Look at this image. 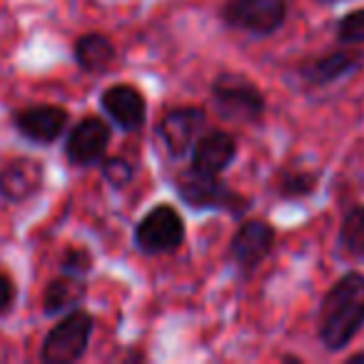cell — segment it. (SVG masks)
Masks as SVG:
<instances>
[{"label":"cell","mask_w":364,"mask_h":364,"mask_svg":"<svg viewBox=\"0 0 364 364\" xmlns=\"http://www.w3.org/2000/svg\"><path fill=\"white\" fill-rule=\"evenodd\" d=\"M364 327V274L347 272L332 284L319 307V342L329 352L344 349Z\"/></svg>","instance_id":"1"},{"label":"cell","mask_w":364,"mask_h":364,"mask_svg":"<svg viewBox=\"0 0 364 364\" xmlns=\"http://www.w3.org/2000/svg\"><path fill=\"white\" fill-rule=\"evenodd\" d=\"M215 107L225 120L257 122L264 112V97L255 82L237 73H223L213 82Z\"/></svg>","instance_id":"2"},{"label":"cell","mask_w":364,"mask_h":364,"mask_svg":"<svg viewBox=\"0 0 364 364\" xmlns=\"http://www.w3.org/2000/svg\"><path fill=\"white\" fill-rule=\"evenodd\" d=\"M182 203L193 210H225V213L242 215L250 208V200L242 195L232 193V190L220 182L218 175H208V172H188L177 185Z\"/></svg>","instance_id":"3"},{"label":"cell","mask_w":364,"mask_h":364,"mask_svg":"<svg viewBox=\"0 0 364 364\" xmlns=\"http://www.w3.org/2000/svg\"><path fill=\"white\" fill-rule=\"evenodd\" d=\"M92 317L82 309H73L65 319L50 329L43 344V362L48 364H70L85 354L92 334Z\"/></svg>","instance_id":"4"},{"label":"cell","mask_w":364,"mask_h":364,"mask_svg":"<svg viewBox=\"0 0 364 364\" xmlns=\"http://www.w3.org/2000/svg\"><path fill=\"white\" fill-rule=\"evenodd\" d=\"M185 240V225L177 210L170 205H157L140 220L135 230V245L147 255H160L177 250Z\"/></svg>","instance_id":"5"},{"label":"cell","mask_w":364,"mask_h":364,"mask_svg":"<svg viewBox=\"0 0 364 364\" xmlns=\"http://www.w3.org/2000/svg\"><path fill=\"white\" fill-rule=\"evenodd\" d=\"M287 18V0H228L225 21L252 36H269L279 31Z\"/></svg>","instance_id":"6"},{"label":"cell","mask_w":364,"mask_h":364,"mask_svg":"<svg viewBox=\"0 0 364 364\" xmlns=\"http://www.w3.org/2000/svg\"><path fill=\"white\" fill-rule=\"evenodd\" d=\"M107 145H110V127L100 117H85L73 127L65 152L73 165L90 167L102 160Z\"/></svg>","instance_id":"7"},{"label":"cell","mask_w":364,"mask_h":364,"mask_svg":"<svg viewBox=\"0 0 364 364\" xmlns=\"http://www.w3.org/2000/svg\"><path fill=\"white\" fill-rule=\"evenodd\" d=\"M274 247V230L264 220H250L232 237V259L242 272H252Z\"/></svg>","instance_id":"8"},{"label":"cell","mask_w":364,"mask_h":364,"mask_svg":"<svg viewBox=\"0 0 364 364\" xmlns=\"http://www.w3.org/2000/svg\"><path fill=\"white\" fill-rule=\"evenodd\" d=\"M205 125V110L200 107H177L162 117L157 135L167 145L170 155H185L195 145V137Z\"/></svg>","instance_id":"9"},{"label":"cell","mask_w":364,"mask_h":364,"mask_svg":"<svg viewBox=\"0 0 364 364\" xmlns=\"http://www.w3.org/2000/svg\"><path fill=\"white\" fill-rule=\"evenodd\" d=\"M43 188V162L31 157H18L0 170V195L11 203H26L36 198Z\"/></svg>","instance_id":"10"},{"label":"cell","mask_w":364,"mask_h":364,"mask_svg":"<svg viewBox=\"0 0 364 364\" xmlns=\"http://www.w3.org/2000/svg\"><path fill=\"white\" fill-rule=\"evenodd\" d=\"M68 125V110L60 105H36L21 110L16 115V127L23 137L38 142V145H50L63 135Z\"/></svg>","instance_id":"11"},{"label":"cell","mask_w":364,"mask_h":364,"mask_svg":"<svg viewBox=\"0 0 364 364\" xmlns=\"http://www.w3.org/2000/svg\"><path fill=\"white\" fill-rule=\"evenodd\" d=\"M102 107L120 130L135 132L145 125L147 102L142 92L132 85H112L102 92Z\"/></svg>","instance_id":"12"},{"label":"cell","mask_w":364,"mask_h":364,"mask_svg":"<svg viewBox=\"0 0 364 364\" xmlns=\"http://www.w3.org/2000/svg\"><path fill=\"white\" fill-rule=\"evenodd\" d=\"M362 63L364 58L359 53L337 50V53H329V55L317 58V60H309L307 65H302L299 75H302V80L307 85L324 87V85H332V82L344 80V77H352L354 73L362 70Z\"/></svg>","instance_id":"13"},{"label":"cell","mask_w":364,"mask_h":364,"mask_svg":"<svg viewBox=\"0 0 364 364\" xmlns=\"http://www.w3.org/2000/svg\"><path fill=\"white\" fill-rule=\"evenodd\" d=\"M237 155V142L230 132H208L205 137H200L195 142L193 152V170L208 172V175H220L223 170H228V165Z\"/></svg>","instance_id":"14"},{"label":"cell","mask_w":364,"mask_h":364,"mask_svg":"<svg viewBox=\"0 0 364 364\" xmlns=\"http://www.w3.org/2000/svg\"><path fill=\"white\" fill-rule=\"evenodd\" d=\"M73 53H75V63L85 73H105L115 60V46L97 33L77 38Z\"/></svg>","instance_id":"15"},{"label":"cell","mask_w":364,"mask_h":364,"mask_svg":"<svg viewBox=\"0 0 364 364\" xmlns=\"http://www.w3.org/2000/svg\"><path fill=\"white\" fill-rule=\"evenodd\" d=\"M85 282L80 279V274H68V277L53 279L46 289V314H60L68 309H77V304L85 299Z\"/></svg>","instance_id":"16"},{"label":"cell","mask_w":364,"mask_h":364,"mask_svg":"<svg viewBox=\"0 0 364 364\" xmlns=\"http://www.w3.org/2000/svg\"><path fill=\"white\" fill-rule=\"evenodd\" d=\"M339 245L354 257H364V205H357L344 215V223L339 228Z\"/></svg>","instance_id":"17"},{"label":"cell","mask_w":364,"mask_h":364,"mask_svg":"<svg viewBox=\"0 0 364 364\" xmlns=\"http://www.w3.org/2000/svg\"><path fill=\"white\" fill-rule=\"evenodd\" d=\"M314 188H317V175H314V172H304V170L282 172V177L277 180L279 195L287 200L307 198V195L314 193Z\"/></svg>","instance_id":"18"},{"label":"cell","mask_w":364,"mask_h":364,"mask_svg":"<svg viewBox=\"0 0 364 364\" xmlns=\"http://www.w3.org/2000/svg\"><path fill=\"white\" fill-rule=\"evenodd\" d=\"M337 41L344 43V46H359V43H364V8L339 18Z\"/></svg>","instance_id":"19"},{"label":"cell","mask_w":364,"mask_h":364,"mask_svg":"<svg viewBox=\"0 0 364 364\" xmlns=\"http://www.w3.org/2000/svg\"><path fill=\"white\" fill-rule=\"evenodd\" d=\"M102 175H105L107 182H112L115 188H125L127 182L132 180V165L122 157H110L102 165Z\"/></svg>","instance_id":"20"},{"label":"cell","mask_w":364,"mask_h":364,"mask_svg":"<svg viewBox=\"0 0 364 364\" xmlns=\"http://www.w3.org/2000/svg\"><path fill=\"white\" fill-rule=\"evenodd\" d=\"M63 269H65L68 274H85V272H90V267H92V255L87 252V250H82V247H73V250H68L65 255H63Z\"/></svg>","instance_id":"21"},{"label":"cell","mask_w":364,"mask_h":364,"mask_svg":"<svg viewBox=\"0 0 364 364\" xmlns=\"http://www.w3.org/2000/svg\"><path fill=\"white\" fill-rule=\"evenodd\" d=\"M13 297H16V287H13L11 277L0 272V312H6V309L11 307Z\"/></svg>","instance_id":"22"},{"label":"cell","mask_w":364,"mask_h":364,"mask_svg":"<svg viewBox=\"0 0 364 364\" xmlns=\"http://www.w3.org/2000/svg\"><path fill=\"white\" fill-rule=\"evenodd\" d=\"M359 362H364V352H357L347 359V364H359Z\"/></svg>","instance_id":"23"}]
</instances>
